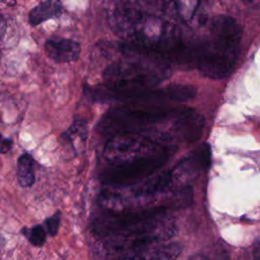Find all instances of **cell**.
<instances>
[{"instance_id": "cell-1", "label": "cell", "mask_w": 260, "mask_h": 260, "mask_svg": "<svg viewBox=\"0 0 260 260\" xmlns=\"http://www.w3.org/2000/svg\"><path fill=\"white\" fill-rule=\"evenodd\" d=\"M243 38L242 26L229 15L214 16L208 35L195 46L194 66L211 79H223L234 71Z\"/></svg>"}, {"instance_id": "cell-2", "label": "cell", "mask_w": 260, "mask_h": 260, "mask_svg": "<svg viewBox=\"0 0 260 260\" xmlns=\"http://www.w3.org/2000/svg\"><path fill=\"white\" fill-rule=\"evenodd\" d=\"M192 109L167 104H133L108 110L101 118L96 129L104 135L148 129L150 126L174 121Z\"/></svg>"}, {"instance_id": "cell-3", "label": "cell", "mask_w": 260, "mask_h": 260, "mask_svg": "<svg viewBox=\"0 0 260 260\" xmlns=\"http://www.w3.org/2000/svg\"><path fill=\"white\" fill-rule=\"evenodd\" d=\"M172 135L165 131L142 129L110 136L104 154L111 164L146 155L171 146Z\"/></svg>"}, {"instance_id": "cell-4", "label": "cell", "mask_w": 260, "mask_h": 260, "mask_svg": "<svg viewBox=\"0 0 260 260\" xmlns=\"http://www.w3.org/2000/svg\"><path fill=\"white\" fill-rule=\"evenodd\" d=\"M174 150L175 147L171 145L150 154L112 164L101 172L100 181L105 185L114 187L138 183L162 167Z\"/></svg>"}, {"instance_id": "cell-5", "label": "cell", "mask_w": 260, "mask_h": 260, "mask_svg": "<svg viewBox=\"0 0 260 260\" xmlns=\"http://www.w3.org/2000/svg\"><path fill=\"white\" fill-rule=\"evenodd\" d=\"M171 209V205H157L135 210H105L92 220L91 231L99 237L116 236L168 215Z\"/></svg>"}, {"instance_id": "cell-6", "label": "cell", "mask_w": 260, "mask_h": 260, "mask_svg": "<svg viewBox=\"0 0 260 260\" xmlns=\"http://www.w3.org/2000/svg\"><path fill=\"white\" fill-rule=\"evenodd\" d=\"M181 253L178 243H156L131 252L122 253L111 260H176Z\"/></svg>"}, {"instance_id": "cell-7", "label": "cell", "mask_w": 260, "mask_h": 260, "mask_svg": "<svg viewBox=\"0 0 260 260\" xmlns=\"http://www.w3.org/2000/svg\"><path fill=\"white\" fill-rule=\"evenodd\" d=\"M45 52L47 56L56 63L64 64L74 62L80 55L79 43L61 37H53L45 42Z\"/></svg>"}, {"instance_id": "cell-8", "label": "cell", "mask_w": 260, "mask_h": 260, "mask_svg": "<svg viewBox=\"0 0 260 260\" xmlns=\"http://www.w3.org/2000/svg\"><path fill=\"white\" fill-rule=\"evenodd\" d=\"M173 177L174 175L172 171H166L148 179L146 182L135 186L131 189V193L135 197H149L156 195L170 186Z\"/></svg>"}, {"instance_id": "cell-9", "label": "cell", "mask_w": 260, "mask_h": 260, "mask_svg": "<svg viewBox=\"0 0 260 260\" xmlns=\"http://www.w3.org/2000/svg\"><path fill=\"white\" fill-rule=\"evenodd\" d=\"M62 11L63 6L60 0H44L29 11L28 20L32 26H36L52 17L59 16Z\"/></svg>"}, {"instance_id": "cell-10", "label": "cell", "mask_w": 260, "mask_h": 260, "mask_svg": "<svg viewBox=\"0 0 260 260\" xmlns=\"http://www.w3.org/2000/svg\"><path fill=\"white\" fill-rule=\"evenodd\" d=\"M17 181L20 187L29 188L35 183L34 159L29 153L20 155L17 159Z\"/></svg>"}, {"instance_id": "cell-11", "label": "cell", "mask_w": 260, "mask_h": 260, "mask_svg": "<svg viewBox=\"0 0 260 260\" xmlns=\"http://www.w3.org/2000/svg\"><path fill=\"white\" fill-rule=\"evenodd\" d=\"M21 234L27 238L29 243L35 247H42L46 242V232L40 224L32 228L21 229Z\"/></svg>"}, {"instance_id": "cell-12", "label": "cell", "mask_w": 260, "mask_h": 260, "mask_svg": "<svg viewBox=\"0 0 260 260\" xmlns=\"http://www.w3.org/2000/svg\"><path fill=\"white\" fill-rule=\"evenodd\" d=\"M60 222H61V215H60L59 211L55 212L51 217H49L45 220V225H46L47 232L49 233L50 236L54 237L57 235V233L59 231Z\"/></svg>"}, {"instance_id": "cell-13", "label": "cell", "mask_w": 260, "mask_h": 260, "mask_svg": "<svg viewBox=\"0 0 260 260\" xmlns=\"http://www.w3.org/2000/svg\"><path fill=\"white\" fill-rule=\"evenodd\" d=\"M12 144H13V141L10 138L1 139L0 140V153L3 154V153L8 152L10 150V148L12 147Z\"/></svg>"}, {"instance_id": "cell-14", "label": "cell", "mask_w": 260, "mask_h": 260, "mask_svg": "<svg viewBox=\"0 0 260 260\" xmlns=\"http://www.w3.org/2000/svg\"><path fill=\"white\" fill-rule=\"evenodd\" d=\"M5 21H4V19L0 16V43H1V41H2V38H3V36H4V34H5Z\"/></svg>"}, {"instance_id": "cell-15", "label": "cell", "mask_w": 260, "mask_h": 260, "mask_svg": "<svg viewBox=\"0 0 260 260\" xmlns=\"http://www.w3.org/2000/svg\"><path fill=\"white\" fill-rule=\"evenodd\" d=\"M243 2H245V3H251V2H253L254 0H242Z\"/></svg>"}, {"instance_id": "cell-16", "label": "cell", "mask_w": 260, "mask_h": 260, "mask_svg": "<svg viewBox=\"0 0 260 260\" xmlns=\"http://www.w3.org/2000/svg\"><path fill=\"white\" fill-rule=\"evenodd\" d=\"M1 139H2V136H1V134H0V140H1Z\"/></svg>"}]
</instances>
